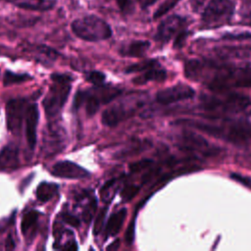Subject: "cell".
I'll use <instances>...</instances> for the list:
<instances>
[{
    "label": "cell",
    "instance_id": "1",
    "mask_svg": "<svg viewBox=\"0 0 251 251\" xmlns=\"http://www.w3.org/2000/svg\"><path fill=\"white\" fill-rule=\"evenodd\" d=\"M189 126H192L200 131L216 138L224 139L234 144H247L251 142V126L247 125H232L222 126L197 121H189Z\"/></svg>",
    "mask_w": 251,
    "mask_h": 251
},
{
    "label": "cell",
    "instance_id": "2",
    "mask_svg": "<svg viewBox=\"0 0 251 251\" xmlns=\"http://www.w3.org/2000/svg\"><path fill=\"white\" fill-rule=\"evenodd\" d=\"M52 83L42 101L47 117L57 116L64 107L71 91V77L66 75L55 74L51 75Z\"/></svg>",
    "mask_w": 251,
    "mask_h": 251
},
{
    "label": "cell",
    "instance_id": "3",
    "mask_svg": "<svg viewBox=\"0 0 251 251\" xmlns=\"http://www.w3.org/2000/svg\"><path fill=\"white\" fill-rule=\"evenodd\" d=\"M73 32L79 38L86 41H100L111 37L110 25L101 18L89 15L78 18L72 23Z\"/></svg>",
    "mask_w": 251,
    "mask_h": 251
},
{
    "label": "cell",
    "instance_id": "4",
    "mask_svg": "<svg viewBox=\"0 0 251 251\" xmlns=\"http://www.w3.org/2000/svg\"><path fill=\"white\" fill-rule=\"evenodd\" d=\"M234 12L231 0H211L202 13V23L206 27H219L227 24Z\"/></svg>",
    "mask_w": 251,
    "mask_h": 251
},
{
    "label": "cell",
    "instance_id": "5",
    "mask_svg": "<svg viewBox=\"0 0 251 251\" xmlns=\"http://www.w3.org/2000/svg\"><path fill=\"white\" fill-rule=\"evenodd\" d=\"M214 91H225L230 87H251V70H229L215 75L208 84Z\"/></svg>",
    "mask_w": 251,
    "mask_h": 251
},
{
    "label": "cell",
    "instance_id": "6",
    "mask_svg": "<svg viewBox=\"0 0 251 251\" xmlns=\"http://www.w3.org/2000/svg\"><path fill=\"white\" fill-rule=\"evenodd\" d=\"M250 105V99L240 93H228L224 97H206L203 99V108L216 112H239Z\"/></svg>",
    "mask_w": 251,
    "mask_h": 251
},
{
    "label": "cell",
    "instance_id": "7",
    "mask_svg": "<svg viewBox=\"0 0 251 251\" xmlns=\"http://www.w3.org/2000/svg\"><path fill=\"white\" fill-rule=\"evenodd\" d=\"M66 144V131L57 122L46 125L42 139V152L44 156H51L64 150Z\"/></svg>",
    "mask_w": 251,
    "mask_h": 251
},
{
    "label": "cell",
    "instance_id": "8",
    "mask_svg": "<svg viewBox=\"0 0 251 251\" xmlns=\"http://www.w3.org/2000/svg\"><path fill=\"white\" fill-rule=\"evenodd\" d=\"M26 101L23 98L11 99L6 105V120L8 129L14 133L18 134L25 117L26 112Z\"/></svg>",
    "mask_w": 251,
    "mask_h": 251
},
{
    "label": "cell",
    "instance_id": "9",
    "mask_svg": "<svg viewBox=\"0 0 251 251\" xmlns=\"http://www.w3.org/2000/svg\"><path fill=\"white\" fill-rule=\"evenodd\" d=\"M180 141L183 148L200 153L204 156H215L219 152L217 147H214L201 135L192 131H183Z\"/></svg>",
    "mask_w": 251,
    "mask_h": 251
},
{
    "label": "cell",
    "instance_id": "10",
    "mask_svg": "<svg viewBox=\"0 0 251 251\" xmlns=\"http://www.w3.org/2000/svg\"><path fill=\"white\" fill-rule=\"evenodd\" d=\"M184 26V18L177 15L170 16L159 25L155 38L160 42H167L173 37H176L181 31H183Z\"/></svg>",
    "mask_w": 251,
    "mask_h": 251
},
{
    "label": "cell",
    "instance_id": "11",
    "mask_svg": "<svg viewBox=\"0 0 251 251\" xmlns=\"http://www.w3.org/2000/svg\"><path fill=\"white\" fill-rule=\"evenodd\" d=\"M194 89L186 84H176L160 90L156 94V100L161 104H171L181 100L189 99L194 96Z\"/></svg>",
    "mask_w": 251,
    "mask_h": 251
},
{
    "label": "cell",
    "instance_id": "12",
    "mask_svg": "<svg viewBox=\"0 0 251 251\" xmlns=\"http://www.w3.org/2000/svg\"><path fill=\"white\" fill-rule=\"evenodd\" d=\"M51 174L64 178H83L89 176V172L71 161L57 162L51 168Z\"/></svg>",
    "mask_w": 251,
    "mask_h": 251
},
{
    "label": "cell",
    "instance_id": "13",
    "mask_svg": "<svg viewBox=\"0 0 251 251\" xmlns=\"http://www.w3.org/2000/svg\"><path fill=\"white\" fill-rule=\"evenodd\" d=\"M39 119L38 108L36 104L27 106L25 112V137L29 149H33L36 143V128Z\"/></svg>",
    "mask_w": 251,
    "mask_h": 251
},
{
    "label": "cell",
    "instance_id": "14",
    "mask_svg": "<svg viewBox=\"0 0 251 251\" xmlns=\"http://www.w3.org/2000/svg\"><path fill=\"white\" fill-rule=\"evenodd\" d=\"M19 164V149L15 144H8L0 151V170L11 171Z\"/></svg>",
    "mask_w": 251,
    "mask_h": 251
},
{
    "label": "cell",
    "instance_id": "15",
    "mask_svg": "<svg viewBox=\"0 0 251 251\" xmlns=\"http://www.w3.org/2000/svg\"><path fill=\"white\" fill-rule=\"evenodd\" d=\"M128 116L126 110L122 106H112L107 108L101 116V121L104 126H116Z\"/></svg>",
    "mask_w": 251,
    "mask_h": 251
},
{
    "label": "cell",
    "instance_id": "16",
    "mask_svg": "<svg viewBox=\"0 0 251 251\" xmlns=\"http://www.w3.org/2000/svg\"><path fill=\"white\" fill-rule=\"evenodd\" d=\"M38 217L39 214L35 210H29L23 216L21 228L25 238L32 239V237L35 235L38 226Z\"/></svg>",
    "mask_w": 251,
    "mask_h": 251
},
{
    "label": "cell",
    "instance_id": "17",
    "mask_svg": "<svg viewBox=\"0 0 251 251\" xmlns=\"http://www.w3.org/2000/svg\"><path fill=\"white\" fill-rule=\"evenodd\" d=\"M126 209H121L110 217L105 229L106 238L110 236H114L117 233H119L126 220Z\"/></svg>",
    "mask_w": 251,
    "mask_h": 251
},
{
    "label": "cell",
    "instance_id": "18",
    "mask_svg": "<svg viewBox=\"0 0 251 251\" xmlns=\"http://www.w3.org/2000/svg\"><path fill=\"white\" fill-rule=\"evenodd\" d=\"M13 3L25 10L30 11H46L54 7V0H12Z\"/></svg>",
    "mask_w": 251,
    "mask_h": 251
},
{
    "label": "cell",
    "instance_id": "19",
    "mask_svg": "<svg viewBox=\"0 0 251 251\" xmlns=\"http://www.w3.org/2000/svg\"><path fill=\"white\" fill-rule=\"evenodd\" d=\"M149 46H150V43L145 40L132 41V42L126 44V46H123L120 50V53L123 56L141 57L147 52Z\"/></svg>",
    "mask_w": 251,
    "mask_h": 251
},
{
    "label": "cell",
    "instance_id": "20",
    "mask_svg": "<svg viewBox=\"0 0 251 251\" xmlns=\"http://www.w3.org/2000/svg\"><path fill=\"white\" fill-rule=\"evenodd\" d=\"M166 76L167 74L164 70H156L152 68L147 71H144L143 74L135 76L132 81L137 85H141L150 81H162L166 78Z\"/></svg>",
    "mask_w": 251,
    "mask_h": 251
},
{
    "label": "cell",
    "instance_id": "21",
    "mask_svg": "<svg viewBox=\"0 0 251 251\" xmlns=\"http://www.w3.org/2000/svg\"><path fill=\"white\" fill-rule=\"evenodd\" d=\"M58 191V185L53 182H41L36 188V198L40 202H47L52 199Z\"/></svg>",
    "mask_w": 251,
    "mask_h": 251
},
{
    "label": "cell",
    "instance_id": "22",
    "mask_svg": "<svg viewBox=\"0 0 251 251\" xmlns=\"http://www.w3.org/2000/svg\"><path fill=\"white\" fill-rule=\"evenodd\" d=\"M120 184H121L120 178H114L106 182L100 189L101 199L105 202L110 201L116 194L118 188L120 187Z\"/></svg>",
    "mask_w": 251,
    "mask_h": 251
},
{
    "label": "cell",
    "instance_id": "23",
    "mask_svg": "<svg viewBox=\"0 0 251 251\" xmlns=\"http://www.w3.org/2000/svg\"><path fill=\"white\" fill-rule=\"evenodd\" d=\"M83 104L85 105L86 114L88 116H92V115H94L98 111V109H99V107L101 105V100L98 97V95L96 94V92L89 93V92L84 91Z\"/></svg>",
    "mask_w": 251,
    "mask_h": 251
},
{
    "label": "cell",
    "instance_id": "24",
    "mask_svg": "<svg viewBox=\"0 0 251 251\" xmlns=\"http://www.w3.org/2000/svg\"><path fill=\"white\" fill-rule=\"evenodd\" d=\"M31 77L28 75L25 74H16L10 71H7L4 75V78H3V83L5 86H9L12 84H16V83H21L26 80H29Z\"/></svg>",
    "mask_w": 251,
    "mask_h": 251
},
{
    "label": "cell",
    "instance_id": "25",
    "mask_svg": "<svg viewBox=\"0 0 251 251\" xmlns=\"http://www.w3.org/2000/svg\"><path fill=\"white\" fill-rule=\"evenodd\" d=\"M157 66V62L155 60H146L141 63H137L134 65H131L126 68V73H136V72H144L149 69H152Z\"/></svg>",
    "mask_w": 251,
    "mask_h": 251
},
{
    "label": "cell",
    "instance_id": "26",
    "mask_svg": "<svg viewBox=\"0 0 251 251\" xmlns=\"http://www.w3.org/2000/svg\"><path fill=\"white\" fill-rule=\"evenodd\" d=\"M95 211H96V200L95 198H90L82 211V220L84 221V223L88 224L91 222L95 214Z\"/></svg>",
    "mask_w": 251,
    "mask_h": 251
},
{
    "label": "cell",
    "instance_id": "27",
    "mask_svg": "<svg viewBox=\"0 0 251 251\" xmlns=\"http://www.w3.org/2000/svg\"><path fill=\"white\" fill-rule=\"evenodd\" d=\"M179 2V0H166L162 3V5H160V7L156 10L155 14H154V19H158L162 16H164L167 12H169L171 9H173L177 3Z\"/></svg>",
    "mask_w": 251,
    "mask_h": 251
},
{
    "label": "cell",
    "instance_id": "28",
    "mask_svg": "<svg viewBox=\"0 0 251 251\" xmlns=\"http://www.w3.org/2000/svg\"><path fill=\"white\" fill-rule=\"evenodd\" d=\"M152 164H153L152 160H149V159H142V160H140V161L131 163V164L128 166V169H129V171H130L131 173H138V172H141V171H143V170L149 169Z\"/></svg>",
    "mask_w": 251,
    "mask_h": 251
},
{
    "label": "cell",
    "instance_id": "29",
    "mask_svg": "<svg viewBox=\"0 0 251 251\" xmlns=\"http://www.w3.org/2000/svg\"><path fill=\"white\" fill-rule=\"evenodd\" d=\"M139 191V186L135 184H127L122 190V198L124 201L131 200Z\"/></svg>",
    "mask_w": 251,
    "mask_h": 251
},
{
    "label": "cell",
    "instance_id": "30",
    "mask_svg": "<svg viewBox=\"0 0 251 251\" xmlns=\"http://www.w3.org/2000/svg\"><path fill=\"white\" fill-rule=\"evenodd\" d=\"M85 79L94 85H100L104 81L105 75L101 72L91 71L85 75Z\"/></svg>",
    "mask_w": 251,
    "mask_h": 251
},
{
    "label": "cell",
    "instance_id": "31",
    "mask_svg": "<svg viewBox=\"0 0 251 251\" xmlns=\"http://www.w3.org/2000/svg\"><path fill=\"white\" fill-rule=\"evenodd\" d=\"M106 212H107V208L104 207L98 213V215L96 217V220H95V223H94V229H93L94 234H98L102 230L103 226H104V222H105V218H106Z\"/></svg>",
    "mask_w": 251,
    "mask_h": 251
},
{
    "label": "cell",
    "instance_id": "32",
    "mask_svg": "<svg viewBox=\"0 0 251 251\" xmlns=\"http://www.w3.org/2000/svg\"><path fill=\"white\" fill-rule=\"evenodd\" d=\"M225 40H245L251 39V32H240V33H226L223 36Z\"/></svg>",
    "mask_w": 251,
    "mask_h": 251
},
{
    "label": "cell",
    "instance_id": "33",
    "mask_svg": "<svg viewBox=\"0 0 251 251\" xmlns=\"http://www.w3.org/2000/svg\"><path fill=\"white\" fill-rule=\"evenodd\" d=\"M230 177H231L233 180H235V181L241 183L242 185L247 186V187H249V188L251 189V178H250V177L244 176L239 175V174H236V173L230 174Z\"/></svg>",
    "mask_w": 251,
    "mask_h": 251
},
{
    "label": "cell",
    "instance_id": "34",
    "mask_svg": "<svg viewBox=\"0 0 251 251\" xmlns=\"http://www.w3.org/2000/svg\"><path fill=\"white\" fill-rule=\"evenodd\" d=\"M63 221L65 223H67L68 225H70L72 226H75V227H77L79 226V220L75 216H74L72 214H69V213L63 214Z\"/></svg>",
    "mask_w": 251,
    "mask_h": 251
},
{
    "label": "cell",
    "instance_id": "35",
    "mask_svg": "<svg viewBox=\"0 0 251 251\" xmlns=\"http://www.w3.org/2000/svg\"><path fill=\"white\" fill-rule=\"evenodd\" d=\"M133 237H134V222L132 221L130 223V225L128 226L127 230L126 232V236H125L126 243L127 245H130L132 243V241H133Z\"/></svg>",
    "mask_w": 251,
    "mask_h": 251
},
{
    "label": "cell",
    "instance_id": "36",
    "mask_svg": "<svg viewBox=\"0 0 251 251\" xmlns=\"http://www.w3.org/2000/svg\"><path fill=\"white\" fill-rule=\"evenodd\" d=\"M63 248L64 249H67V250H76L77 249V245H76V243H75V241H69L68 243H67V245H65V246H63Z\"/></svg>",
    "mask_w": 251,
    "mask_h": 251
},
{
    "label": "cell",
    "instance_id": "37",
    "mask_svg": "<svg viewBox=\"0 0 251 251\" xmlns=\"http://www.w3.org/2000/svg\"><path fill=\"white\" fill-rule=\"evenodd\" d=\"M157 0H140V3L142 5V7H148L151 6L152 4H154Z\"/></svg>",
    "mask_w": 251,
    "mask_h": 251
},
{
    "label": "cell",
    "instance_id": "38",
    "mask_svg": "<svg viewBox=\"0 0 251 251\" xmlns=\"http://www.w3.org/2000/svg\"><path fill=\"white\" fill-rule=\"evenodd\" d=\"M119 245H120L119 240H116V241H114L111 245H109V246L107 247V249H108V250H117V249L119 248Z\"/></svg>",
    "mask_w": 251,
    "mask_h": 251
},
{
    "label": "cell",
    "instance_id": "39",
    "mask_svg": "<svg viewBox=\"0 0 251 251\" xmlns=\"http://www.w3.org/2000/svg\"><path fill=\"white\" fill-rule=\"evenodd\" d=\"M193 1H194V4H193V5H195V6L198 7L199 5H201V4L203 3L204 0H193Z\"/></svg>",
    "mask_w": 251,
    "mask_h": 251
},
{
    "label": "cell",
    "instance_id": "40",
    "mask_svg": "<svg viewBox=\"0 0 251 251\" xmlns=\"http://www.w3.org/2000/svg\"><path fill=\"white\" fill-rule=\"evenodd\" d=\"M250 23H251V16H250Z\"/></svg>",
    "mask_w": 251,
    "mask_h": 251
}]
</instances>
